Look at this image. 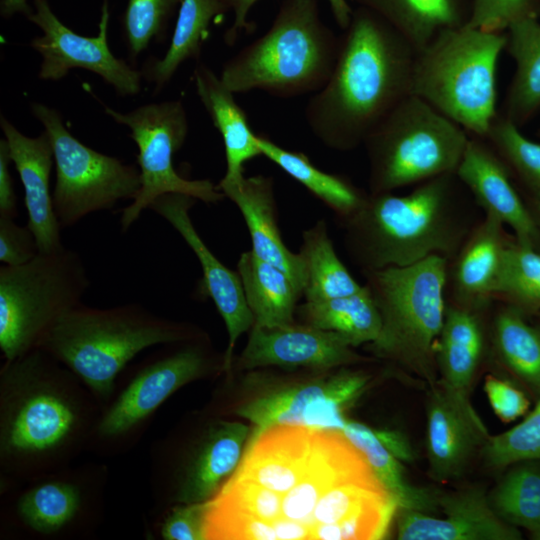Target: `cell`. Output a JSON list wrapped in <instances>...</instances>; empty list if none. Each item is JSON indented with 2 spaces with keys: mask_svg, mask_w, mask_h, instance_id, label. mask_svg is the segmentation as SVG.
Wrapping results in <instances>:
<instances>
[{
  "mask_svg": "<svg viewBox=\"0 0 540 540\" xmlns=\"http://www.w3.org/2000/svg\"><path fill=\"white\" fill-rule=\"evenodd\" d=\"M507 468L488 495L489 503L503 521L540 540V461H522Z\"/></svg>",
  "mask_w": 540,
  "mask_h": 540,
  "instance_id": "36",
  "label": "cell"
},
{
  "mask_svg": "<svg viewBox=\"0 0 540 540\" xmlns=\"http://www.w3.org/2000/svg\"><path fill=\"white\" fill-rule=\"evenodd\" d=\"M387 21L419 52L442 31L466 26L472 0H352Z\"/></svg>",
  "mask_w": 540,
  "mask_h": 540,
  "instance_id": "27",
  "label": "cell"
},
{
  "mask_svg": "<svg viewBox=\"0 0 540 540\" xmlns=\"http://www.w3.org/2000/svg\"><path fill=\"white\" fill-rule=\"evenodd\" d=\"M90 279L69 248L39 252L18 266L0 268V349L5 361L40 348L70 311L81 305Z\"/></svg>",
  "mask_w": 540,
  "mask_h": 540,
  "instance_id": "9",
  "label": "cell"
},
{
  "mask_svg": "<svg viewBox=\"0 0 540 540\" xmlns=\"http://www.w3.org/2000/svg\"><path fill=\"white\" fill-rule=\"evenodd\" d=\"M228 9L222 0H181L170 45L162 58L147 59L140 69L143 79L158 94L187 60H199L210 23Z\"/></svg>",
  "mask_w": 540,
  "mask_h": 540,
  "instance_id": "30",
  "label": "cell"
},
{
  "mask_svg": "<svg viewBox=\"0 0 540 540\" xmlns=\"http://www.w3.org/2000/svg\"><path fill=\"white\" fill-rule=\"evenodd\" d=\"M369 376L341 370L329 377L266 392L237 406L234 413L254 425V432L291 425L339 432L345 411L363 394Z\"/></svg>",
  "mask_w": 540,
  "mask_h": 540,
  "instance_id": "16",
  "label": "cell"
},
{
  "mask_svg": "<svg viewBox=\"0 0 540 540\" xmlns=\"http://www.w3.org/2000/svg\"><path fill=\"white\" fill-rule=\"evenodd\" d=\"M475 205L456 173L419 183L406 195L369 192L342 221L346 251L362 273L412 265L433 255L450 261L480 220Z\"/></svg>",
  "mask_w": 540,
  "mask_h": 540,
  "instance_id": "3",
  "label": "cell"
},
{
  "mask_svg": "<svg viewBox=\"0 0 540 540\" xmlns=\"http://www.w3.org/2000/svg\"><path fill=\"white\" fill-rule=\"evenodd\" d=\"M103 405L38 348L0 369L1 492L71 465L88 450Z\"/></svg>",
  "mask_w": 540,
  "mask_h": 540,
  "instance_id": "1",
  "label": "cell"
},
{
  "mask_svg": "<svg viewBox=\"0 0 540 540\" xmlns=\"http://www.w3.org/2000/svg\"><path fill=\"white\" fill-rule=\"evenodd\" d=\"M488 308L449 301L436 344V366L441 385L467 404H471L470 387L485 352L482 315Z\"/></svg>",
  "mask_w": 540,
  "mask_h": 540,
  "instance_id": "25",
  "label": "cell"
},
{
  "mask_svg": "<svg viewBox=\"0 0 540 540\" xmlns=\"http://www.w3.org/2000/svg\"><path fill=\"white\" fill-rule=\"evenodd\" d=\"M38 253L35 236L27 225L20 226L12 218L0 217V261L4 265L25 264Z\"/></svg>",
  "mask_w": 540,
  "mask_h": 540,
  "instance_id": "44",
  "label": "cell"
},
{
  "mask_svg": "<svg viewBox=\"0 0 540 540\" xmlns=\"http://www.w3.org/2000/svg\"><path fill=\"white\" fill-rule=\"evenodd\" d=\"M540 17V0H472L470 27L505 32L513 23Z\"/></svg>",
  "mask_w": 540,
  "mask_h": 540,
  "instance_id": "41",
  "label": "cell"
},
{
  "mask_svg": "<svg viewBox=\"0 0 540 540\" xmlns=\"http://www.w3.org/2000/svg\"><path fill=\"white\" fill-rule=\"evenodd\" d=\"M376 435L386 448L401 462H412L414 451L407 437L399 431L374 429Z\"/></svg>",
  "mask_w": 540,
  "mask_h": 540,
  "instance_id": "47",
  "label": "cell"
},
{
  "mask_svg": "<svg viewBox=\"0 0 540 540\" xmlns=\"http://www.w3.org/2000/svg\"><path fill=\"white\" fill-rule=\"evenodd\" d=\"M32 3L33 12L27 19L42 32L30 43L41 56L40 79L58 81L72 69H84L101 77L120 96L140 93L141 71L116 57L109 47V0H102L95 36L80 35L66 26L53 12L48 0H32Z\"/></svg>",
  "mask_w": 540,
  "mask_h": 540,
  "instance_id": "15",
  "label": "cell"
},
{
  "mask_svg": "<svg viewBox=\"0 0 540 540\" xmlns=\"http://www.w3.org/2000/svg\"><path fill=\"white\" fill-rule=\"evenodd\" d=\"M109 468L103 463L69 465L2 491L6 530L38 539L91 536L103 520Z\"/></svg>",
  "mask_w": 540,
  "mask_h": 540,
  "instance_id": "11",
  "label": "cell"
},
{
  "mask_svg": "<svg viewBox=\"0 0 540 540\" xmlns=\"http://www.w3.org/2000/svg\"><path fill=\"white\" fill-rule=\"evenodd\" d=\"M11 161L8 143L0 139V217L12 218L17 216V197L14 181L9 166Z\"/></svg>",
  "mask_w": 540,
  "mask_h": 540,
  "instance_id": "46",
  "label": "cell"
},
{
  "mask_svg": "<svg viewBox=\"0 0 540 540\" xmlns=\"http://www.w3.org/2000/svg\"><path fill=\"white\" fill-rule=\"evenodd\" d=\"M482 455L486 465L494 469L522 461H540V394L534 409L519 424L487 437Z\"/></svg>",
  "mask_w": 540,
  "mask_h": 540,
  "instance_id": "40",
  "label": "cell"
},
{
  "mask_svg": "<svg viewBox=\"0 0 540 540\" xmlns=\"http://www.w3.org/2000/svg\"><path fill=\"white\" fill-rule=\"evenodd\" d=\"M416 50L374 11L357 6L340 37L332 74L305 107L313 135L339 152L355 150L412 94Z\"/></svg>",
  "mask_w": 540,
  "mask_h": 540,
  "instance_id": "2",
  "label": "cell"
},
{
  "mask_svg": "<svg viewBox=\"0 0 540 540\" xmlns=\"http://www.w3.org/2000/svg\"><path fill=\"white\" fill-rule=\"evenodd\" d=\"M303 324L342 336L350 346L374 343L381 334L382 319L366 285L353 294L297 306Z\"/></svg>",
  "mask_w": 540,
  "mask_h": 540,
  "instance_id": "32",
  "label": "cell"
},
{
  "mask_svg": "<svg viewBox=\"0 0 540 540\" xmlns=\"http://www.w3.org/2000/svg\"><path fill=\"white\" fill-rule=\"evenodd\" d=\"M237 272L255 325L277 327L295 322L302 294L285 272L259 259L251 250L239 256Z\"/></svg>",
  "mask_w": 540,
  "mask_h": 540,
  "instance_id": "28",
  "label": "cell"
},
{
  "mask_svg": "<svg viewBox=\"0 0 540 540\" xmlns=\"http://www.w3.org/2000/svg\"><path fill=\"white\" fill-rule=\"evenodd\" d=\"M257 142L262 156L321 200L341 222L353 215L368 196L369 192L348 178L320 170L302 152L287 150L261 134H257Z\"/></svg>",
  "mask_w": 540,
  "mask_h": 540,
  "instance_id": "31",
  "label": "cell"
},
{
  "mask_svg": "<svg viewBox=\"0 0 540 540\" xmlns=\"http://www.w3.org/2000/svg\"><path fill=\"white\" fill-rule=\"evenodd\" d=\"M104 112L116 123L129 128L130 137L138 147L141 187L132 203L121 211L122 232L163 194H185L207 204L226 198L209 179H186L174 168V154L183 146L189 130L181 100L149 103L126 113L104 106Z\"/></svg>",
  "mask_w": 540,
  "mask_h": 540,
  "instance_id": "14",
  "label": "cell"
},
{
  "mask_svg": "<svg viewBox=\"0 0 540 540\" xmlns=\"http://www.w3.org/2000/svg\"><path fill=\"white\" fill-rule=\"evenodd\" d=\"M206 514L207 502L171 505L154 530L164 540H206Z\"/></svg>",
  "mask_w": 540,
  "mask_h": 540,
  "instance_id": "42",
  "label": "cell"
},
{
  "mask_svg": "<svg viewBox=\"0 0 540 540\" xmlns=\"http://www.w3.org/2000/svg\"><path fill=\"white\" fill-rule=\"evenodd\" d=\"M485 139L534 198H540V143L524 136L520 127L501 113L493 120Z\"/></svg>",
  "mask_w": 540,
  "mask_h": 540,
  "instance_id": "38",
  "label": "cell"
},
{
  "mask_svg": "<svg viewBox=\"0 0 540 540\" xmlns=\"http://www.w3.org/2000/svg\"><path fill=\"white\" fill-rule=\"evenodd\" d=\"M494 298L524 313L540 311V250L509 242Z\"/></svg>",
  "mask_w": 540,
  "mask_h": 540,
  "instance_id": "37",
  "label": "cell"
},
{
  "mask_svg": "<svg viewBox=\"0 0 540 540\" xmlns=\"http://www.w3.org/2000/svg\"><path fill=\"white\" fill-rule=\"evenodd\" d=\"M181 0H127L121 17L123 39L130 61L167 36L171 17Z\"/></svg>",
  "mask_w": 540,
  "mask_h": 540,
  "instance_id": "39",
  "label": "cell"
},
{
  "mask_svg": "<svg viewBox=\"0 0 540 540\" xmlns=\"http://www.w3.org/2000/svg\"><path fill=\"white\" fill-rule=\"evenodd\" d=\"M448 264L447 258L433 255L412 265L363 273L382 319L381 334L371 348L429 381L437 368Z\"/></svg>",
  "mask_w": 540,
  "mask_h": 540,
  "instance_id": "7",
  "label": "cell"
},
{
  "mask_svg": "<svg viewBox=\"0 0 540 540\" xmlns=\"http://www.w3.org/2000/svg\"><path fill=\"white\" fill-rule=\"evenodd\" d=\"M0 126L8 143L11 161L24 188L28 218L26 225L35 236L39 252L58 251L65 246L50 192L54 154L49 135L44 130L37 137H28L3 115Z\"/></svg>",
  "mask_w": 540,
  "mask_h": 540,
  "instance_id": "21",
  "label": "cell"
},
{
  "mask_svg": "<svg viewBox=\"0 0 540 540\" xmlns=\"http://www.w3.org/2000/svg\"><path fill=\"white\" fill-rule=\"evenodd\" d=\"M484 391L495 415L505 423L524 416L530 407L525 393L507 380L487 375Z\"/></svg>",
  "mask_w": 540,
  "mask_h": 540,
  "instance_id": "43",
  "label": "cell"
},
{
  "mask_svg": "<svg viewBox=\"0 0 540 540\" xmlns=\"http://www.w3.org/2000/svg\"><path fill=\"white\" fill-rule=\"evenodd\" d=\"M33 12V6L28 0H1L0 15L4 19H9L17 14L28 17Z\"/></svg>",
  "mask_w": 540,
  "mask_h": 540,
  "instance_id": "48",
  "label": "cell"
},
{
  "mask_svg": "<svg viewBox=\"0 0 540 540\" xmlns=\"http://www.w3.org/2000/svg\"><path fill=\"white\" fill-rule=\"evenodd\" d=\"M30 108L52 144L56 170L52 199L62 228L91 213L112 209L122 200L135 199L141 187L137 166L80 142L55 108L39 102H32Z\"/></svg>",
  "mask_w": 540,
  "mask_h": 540,
  "instance_id": "13",
  "label": "cell"
},
{
  "mask_svg": "<svg viewBox=\"0 0 540 540\" xmlns=\"http://www.w3.org/2000/svg\"><path fill=\"white\" fill-rule=\"evenodd\" d=\"M531 211L540 226V198H533Z\"/></svg>",
  "mask_w": 540,
  "mask_h": 540,
  "instance_id": "49",
  "label": "cell"
},
{
  "mask_svg": "<svg viewBox=\"0 0 540 540\" xmlns=\"http://www.w3.org/2000/svg\"><path fill=\"white\" fill-rule=\"evenodd\" d=\"M304 266L303 297L317 302L360 291L359 284L337 255L327 223L318 220L302 232L298 252Z\"/></svg>",
  "mask_w": 540,
  "mask_h": 540,
  "instance_id": "33",
  "label": "cell"
},
{
  "mask_svg": "<svg viewBox=\"0 0 540 540\" xmlns=\"http://www.w3.org/2000/svg\"><path fill=\"white\" fill-rule=\"evenodd\" d=\"M492 345L503 366L540 394V326L529 323L525 313L506 305L495 315Z\"/></svg>",
  "mask_w": 540,
  "mask_h": 540,
  "instance_id": "35",
  "label": "cell"
},
{
  "mask_svg": "<svg viewBox=\"0 0 540 540\" xmlns=\"http://www.w3.org/2000/svg\"><path fill=\"white\" fill-rule=\"evenodd\" d=\"M469 134L416 95L401 101L369 134V192H393L456 173Z\"/></svg>",
  "mask_w": 540,
  "mask_h": 540,
  "instance_id": "8",
  "label": "cell"
},
{
  "mask_svg": "<svg viewBox=\"0 0 540 540\" xmlns=\"http://www.w3.org/2000/svg\"><path fill=\"white\" fill-rule=\"evenodd\" d=\"M228 11L233 13V22L224 33V41L228 46H233L239 35L244 30H251L252 24L248 21V15L252 7L259 0H222ZM333 18L337 25L345 30L353 13V7L348 0H327Z\"/></svg>",
  "mask_w": 540,
  "mask_h": 540,
  "instance_id": "45",
  "label": "cell"
},
{
  "mask_svg": "<svg viewBox=\"0 0 540 540\" xmlns=\"http://www.w3.org/2000/svg\"><path fill=\"white\" fill-rule=\"evenodd\" d=\"M489 435L471 404L441 384L427 402L426 451L430 475L437 481L459 477L479 444Z\"/></svg>",
  "mask_w": 540,
  "mask_h": 540,
  "instance_id": "22",
  "label": "cell"
},
{
  "mask_svg": "<svg viewBox=\"0 0 540 540\" xmlns=\"http://www.w3.org/2000/svg\"><path fill=\"white\" fill-rule=\"evenodd\" d=\"M198 200L180 193L157 197L149 209L164 218L183 238L199 260L202 279L196 293L211 298L222 317L228 344L224 353L223 370L229 373L233 364V351L239 337L254 325L243 285L237 271L226 267L209 249L193 225L190 210Z\"/></svg>",
  "mask_w": 540,
  "mask_h": 540,
  "instance_id": "17",
  "label": "cell"
},
{
  "mask_svg": "<svg viewBox=\"0 0 540 540\" xmlns=\"http://www.w3.org/2000/svg\"><path fill=\"white\" fill-rule=\"evenodd\" d=\"M249 438L245 423L217 419L204 422L184 442L155 441L149 466L155 506L209 501L237 469Z\"/></svg>",
  "mask_w": 540,
  "mask_h": 540,
  "instance_id": "12",
  "label": "cell"
},
{
  "mask_svg": "<svg viewBox=\"0 0 540 540\" xmlns=\"http://www.w3.org/2000/svg\"><path fill=\"white\" fill-rule=\"evenodd\" d=\"M505 32L468 25L438 34L417 52L412 94L469 135L485 138L498 115L497 65Z\"/></svg>",
  "mask_w": 540,
  "mask_h": 540,
  "instance_id": "6",
  "label": "cell"
},
{
  "mask_svg": "<svg viewBox=\"0 0 540 540\" xmlns=\"http://www.w3.org/2000/svg\"><path fill=\"white\" fill-rule=\"evenodd\" d=\"M363 360L339 334L294 322L277 327L254 324L236 366L240 370L268 366L328 370Z\"/></svg>",
  "mask_w": 540,
  "mask_h": 540,
  "instance_id": "18",
  "label": "cell"
},
{
  "mask_svg": "<svg viewBox=\"0 0 540 540\" xmlns=\"http://www.w3.org/2000/svg\"><path fill=\"white\" fill-rule=\"evenodd\" d=\"M339 48L340 37L322 20L318 0H282L270 28L227 60L220 78L234 94H314L329 80Z\"/></svg>",
  "mask_w": 540,
  "mask_h": 540,
  "instance_id": "5",
  "label": "cell"
},
{
  "mask_svg": "<svg viewBox=\"0 0 540 540\" xmlns=\"http://www.w3.org/2000/svg\"><path fill=\"white\" fill-rule=\"evenodd\" d=\"M509 242L503 222L484 213L449 261L446 283L449 301L471 307H489L495 299Z\"/></svg>",
  "mask_w": 540,
  "mask_h": 540,
  "instance_id": "23",
  "label": "cell"
},
{
  "mask_svg": "<svg viewBox=\"0 0 540 540\" xmlns=\"http://www.w3.org/2000/svg\"><path fill=\"white\" fill-rule=\"evenodd\" d=\"M539 134H540V132H539Z\"/></svg>",
  "mask_w": 540,
  "mask_h": 540,
  "instance_id": "50",
  "label": "cell"
},
{
  "mask_svg": "<svg viewBox=\"0 0 540 540\" xmlns=\"http://www.w3.org/2000/svg\"><path fill=\"white\" fill-rule=\"evenodd\" d=\"M193 79L196 93L224 143L226 171L217 185L236 183L244 177V165L262 156L257 134L251 130L234 93L210 67L199 62L193 71Z\"/></svg>",
  "mask_w": 540,
  "mask_h": 540,
  "instance_id": "26",
  "label": "cell"
},
{
  "mask_svg": "<svg viewBox=\"0 0 540 540\" xmlns=\"http://www.w3.org/2000/svg\"><path fill=\"white\" fill-rule=\"evenodd\" d=\"M505 50L516 70L507 90L501 114L522 127L540 111V22L527 18L506 30Z\"/></svg>",
  "mask_w": 540,
  "mask_h": 540,
  "instance_id": "29",
  "label": "cell"
},
{
  "mask_svg": "<svg viewBox=\"0 0 540 540\" xmlns=\"http://www.w3.org/2000/svg\"><path fill=\"white\" fill-rule=\"evenodd\" d=\"M206 337L181 341L142 363L129 383L103 406L88 450L103 457L124 454L142 438L161 405L183 386L223 370Z\"/></svg>",
  "mask_w": 540,
  "mask_h": 540,
  "instance_id": "10",
  "label": "cell"
},
{
  "mask_svg": "<svg viewBox=\"0 0 540 540\" xmlns=\"http://www.w3.org/2000/svg\"><path fill=\"white\" fill-rule=\"evenodd\" d=\"M511 173L485 138L470 135L456 175L484 213L509 226L518 243L540 250V226L513 186Z\"/></svg>",
  "mask_w": 540,
  "mask_h": 540,
  "instance_id": "20",
  "label": "cell"
},
{
  "mask_svg": "<svg viewBox=\"0 0 540 540\" xmlns=\"http://www.w3.org/2000/svg\"><path fill=\"white\" fill-rule=\"evenodd\" d=\"M203 336L198 328L161 317L139 303L109 308L82 303L59 321L40 349L70 369L105 406L118 375L140 352Z\"/></svg>",
  "mask_w": 540,
  "mask_h": 540,
  "instance_id": "4",
  "label": "cell"
},
{
  "mask_svg": "<svg viewBox=\"0 0 540 540\" xmlns=\"http://www.w3.org/2000/svg\"><path fill=\"white\" fill-rule=\"evenodd\" d=\"M339 432L363 455L377 479L396 500L398 508L425 513L438 508V492L410 484L400 461L381 442L373 428L347 418Z\"/></svg>",
  "mask_w": 540,
  "mask_h": 540,
  "instance_id": "34",
  "label": "cell"
},
{
  "mask_svg": "<svg viewBox=\"0 0 540 540\" xmlns=\"http://www.w3.org/2000/svg\"><path fill=\"white\" fill-rule=\"evenodd\" d=\"M239 209L247 226L251 251L285 272L303 296L304 266L299 253L290 251L278 227L273 178L258 174L218 186Z\"/></svg>",
  "mask_w": 540,
  "mask_h": 540,
  "instance_id": "24",
  "label": "cell"
},
{
  "mask_svg": "<svg viewBox=\"0 0 540 540\" xmlns=\"http://www.w3.org/2000/svg\"><path fill=\"white\" fill-rule=\"evenodd\" d=\"M443 517L398 508L396 536L400 540H519L521 531L503 521L478 487L438 492Z\"/></svg>",
  "mask_w": 540,
  "mask_h": 540,
  "instance_id": "19",
  "label": "cell"
}]
</instances>
